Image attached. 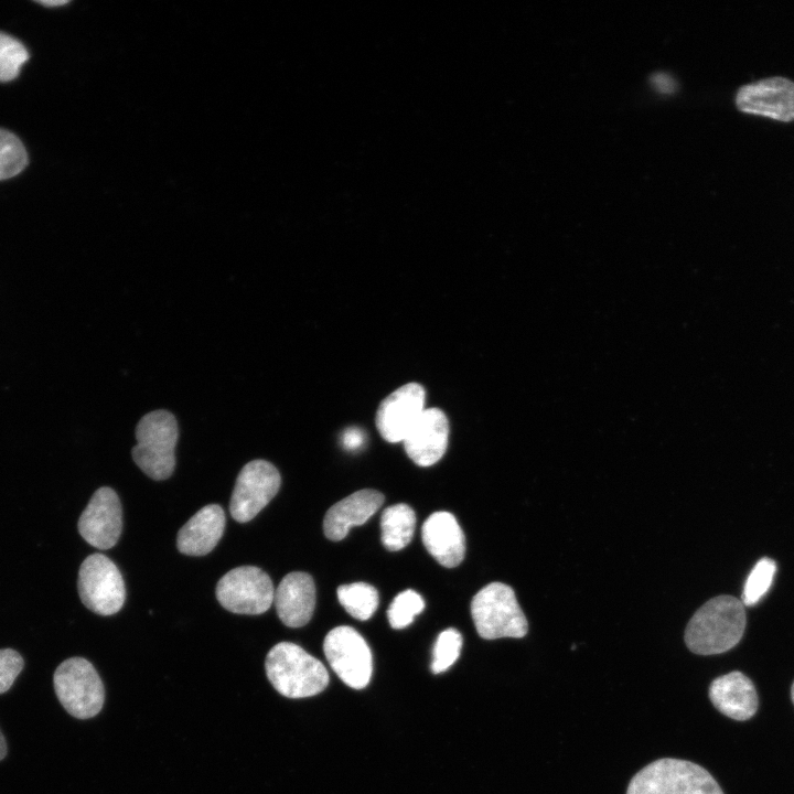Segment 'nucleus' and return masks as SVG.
<instances>
[{
    "mask_svg": "<svg viewBox=\"0 0 794 794\" xmlns=\"http://www.w3.org/2000/svg\"><path fill=\"white\" fill-rule=\"evenodd\" d=\"M745 623L741 600L732 596H718L708 600L691 616L685 630V643L695 654L725 653L740 642Z\"/></svg>",
    "mask_w": 794,
    "mask_h": 794,
    "instance_id": "f257e3e1",
    "label": "nucleus"
},
{
    "mask_svg": "<svg viewBox=\"0 0 794 794\" xmlns=\"http://www.w3.org/2000/svg\"><path fill=\"white\" fill-rule=\"evenodd\" d=\"M266 674L273 688L288 698L318 695L329 684L325 666L302 647L280 642L268 652Z\"/></svg>",
    "mask_w": 794,
    "mask_h": 794,
    "instance_id": "f03ea898",
    "label": "nucleus"
},
{
    "mask_svg": "<svg viewBox=\"0 0 794 794\" xmlns=\"http://www.w3.org/2000/svg\"><path fill=\"white\" fill-rule=\"evenodd\" d=\"M626 794H723L702 766L663 758L644 766L630 781Z\"/></svg>",
    "mask_w": 794,
    "mask_h": 794,
    "instance_id": "7ed1b4c3",
    "label": "nucleus"
},
{
    "mask_svg": "<svg viewBox=\"0 0 794 794\" xmlns=\"http://www.w3.org/2000/svg\"><path fill=\"white\" fill-rule=\"evenodd\" d=\"M178 437L176 419L170 411L144 415L136 428L137 444L131 450L135 463L153 480L170 478L175 468Z\"/></svg>",
    "mask_w": 794,
    "mask_h": 794,
    "instance_id": "20e7f679",
    "label": "nucleus"
},
{
    "mask_svg": "<svg viewBox=\"0 0 794 794\" xmlns=\"http://www.w3.org/2000/svg\"><path fill=\"white\" fill-rule=\"evenodd\" d=\"M471 615L479 635L485 640L524 637L528 622L514 590L503 582H491L472 598Z\"/></svg>",
    "mask_w": 794,
    "mask_h": 794,
    "instance_id": "39448f33",
    "label": "nucleus"
},
{
    "mask_svg": "<svg viewBox=\"0 0 794 794\" xmlns=\"http://www.w3.org/2000/svg\"><path fill=\"white\" fill-rule=\"evenodd\" d=\"M53 684L60 702L71 716L88 719L101 710L104 684L87 659L71 657L62 662L54 672Z\"/></svg>",
    "mask_w": 794,
    "mask_h": 794,
    "instance_id": "423d86ee",
    "label": "nucleus"
},
{
    "mask_svg": "<svg viewBox=\"0 0 794 794\" xmlns=\"http://www.w3.org/2000/svg\"><path fill=\"white\" fill-rule=\"evenodd\" d=\"M77 589L84 605L99 615L115 614L125 603L122 576L115 562L101 554H93L82 562Z\"/></svg>",
    "mask_w": 794,
    "mask_h": 794,
    "instance_id": "0eeeda50",
    "label": "nucleus"
},
{
    "mask_svg": "<svg viewBox=\"0 0 794 794\" xmlns=\"http://www.w3.org/2000/svg\"><path fill=\"white\" fill-rule=\"evenodd\" d=\"M216 598L229 612L256 615L266 612L273 602L270 577L255 566H240L226 572L216 584Z\"/></svg>",
    "mask_w": 794,
    "mask_h": 794,
    "instance_id": "6e6552de",
    "label": "nucleus"
},
{
    "mask_svg": "<svg viewBox=\"0 0 794 794\" xmlns=\"http://www.w3.org/2000/svg\"><path fill=\"white\" fill-rule=\"evenodd\" d=\"M324 655L340 679L351 688L361 689L369 683L372 653L364 637L353 627L332 629L323 642Z\"/></svg>",
    "mask_w": 794,
    "mask_h": 794,
    "instance_id": "1a4fd4ad",
    "label": "nucleus"
},
{
    "mask_svg": "<svg viewBox=\"0 0 794 794\" xmlns=\"http://www.w3.org/2000/svg\"><path fill=\"white\" fill-rule=\"evenodd\" d=\"M281 484L279 471L265 460H253L240 470L229 502L232 517L251 521L276 496Z\"/></svg>",
    "mask_w": 794,
    "mask_h": 794,
    "instance_id": "9d476101",
    "label": "nucleus"
},
{
    "mask_svg": "<svg viewBox=\"0 0 794 794\" xmlns=\"http://www.w3.org/2000/svg\"><path fill=\"white\" fill-rule=\"evenodd\" d=\"M122 530V509L117 493L107 486L98 489L78 519L81 536L93 547H114Z\"/></svg>",
    "mask_w": 794,
    "mask_h": 794,
    "instance_id": "9b49d317",
    "label": "nucleus"
},
{
    "mask_svg": "<svg viewBox=\"0 0 794 794\" xmlns=\"http://www.w3.org/2000/svg\"><path fill=\"white\" fill-rule=\"evenodd\" d=\"M426 393L421 385L409 383L388 395L376 412V427L388 442L404 441L425 410Z\"/></svg>",
    "mask_w": 794,
    "mask_h": 794,
    "instance_id": "f8f14e48",
    "label": "nucleus"
},
{
    "mask_svg": "<svg viewBox=\"0 0 794 794\" xmlns=\"http://www.w3.org/2000/svg\"><path fill=\"white\" fill-rule=\"evenodd\" d=\"M736 104L744 112L791 121L794 119V82L771 77L742 86Z\"/></svg>",
    "mask_w": 794,
    "mask_h": 794,
    "instance_id": "ddd939ff",
    "label": "nucleus"
},
{
    "mask_svg": "<svg viewBox=\"0 0 794 794\" xmlns=\"http://www.w3.org/2000/svg\"><path fill=\"white\" fill-rule=\"evenodd\" d=\"M448 439L447 416L439 408H428L420 415L403 442L407 455L417 465L429 466L443 457Z\"/></svg>",
    "mask_w": 794,
    "mask_h": 794,
    "instance_id": "4468645a",
    "label": "nucleus"
},
{
    "mask_svg": "<svg viewBox=\"0 0 794 794\" xmlns=\"http://www.w3.org/2000/svg\"><path fill=\"white\" fill-rule=\"evenodd\" d=\"M273 602L285 625H305L315 608V586L312 577L302 571L286 575L275 590Z\"/></svg>",
    "mask_w": 794,
    "mask_h": 794,
    "instance_id": "2eb2a0df",
    "label": "nucleus"
},
{
    "mask_svg": "<svg viewBox=\"0 0 794 794\" xmlns=\"http://www.w3.org/2000/svg\"><path fill=\"white\" fill-rule=\"evenodd\" d=\"M421 537L428 552L443 567L453 568L462 562L465 537L451 513H432L422 525Z\"/></svg>",
    "mask_w": 794,
    "mask_h": 794,
    "instance_id": "dca6fc26",
    "label": "nucleus"
},
{
    "mask_svg": "<svg viewBox=\"0 0 794 794\" xmlns=\"http://www.w3.org/2000/svg\"><path fill=\"white\" fill-rule=\"evenodd\" d=\"M384 495L376 490H361L332 505L323 521L324 535L333 541L346 537L352 526H358L382 506Z\"/></svg>",
    "mask_w": 794,
    "mask_h": 794,
    "instance_id": "f3484780",
    "label": "nucleus"
},
{
    "mask_svg": "<svg viewBox=\"0 0 794 794\" xmlns=\"http://www.w3.org/2000/svg\"><path fill=\"white\" fill-rule=\"evenodd\" d=\"M708 695L721 713L734 720L750 719L758 709V695L753 683L738 670L715 678Z\"/></svg>",
    "mask_w": 794,
    "mask_h": 794,
    "instance_id": "a211bd4d",
    "label": "nucleus"
},
{
    "mask_svg": "<svg viewBox=\"0 0 794 794\" xmlns=\"http://www.w3.org/2000/svg\"><path fill=\"white\" fill-rule=\"evenodd\" d=\"M225 513L217 504L197 511L179 530L176 547L189 556H204L212 551L223 536Z\"/></svg>",
    "mask_w": 794,
    "mask_h": 794,
    "instance_id": "6ab92c4d",
    "label": "nucleus"
},
{
    "mask_svg": "<svg viewBox=\"0 0 794 794\" xmlns=\"http://www.w3.org/2000/svg\"><path fill=\"white\" fill-rule=\"evenodd\" d=\"M416 515L407 504L399 503L384 509L380 518L382 543L389 551L405 548L412 539Z\"/></svg>",
    "mask_w": 794,
    "mask_h": 794,
    "instance_id": "aec40b11",
    "label": "nucleus"
},
{
    "mask_svg": "<svg viewBox=\"0 0 794 794\" xmlns=\"http://www.w3.org/2000/svg\"><path fill=\"white\" fill-rule=\"evenodd\" d=\"M341 605L357 620H368L379 602L377 590L366 582L342 584L336 590Z\"/></svg>",
    "mask_w": 794,
    "mask_h": 794,
    "instance_id": "412c9836",
    "label": "nucleus"
},
{
    "mask_svg": "<svg viewBox=\"0 0 794 794\" xmlns=\"http://www.w3.org/2000/svg\"><path fill=\"white\" fill-rule=\"evenodd\" d=\"M28 165V153L21 140L0 128V181L18 175Z\"/></svg>",
    "mask_w": 794,
    "mask_h": 794,
    "instance_id": "4be33fe9",
    "label": "nucleus"
},
{
    "mask_svg": "<svg viewBox=\"0 0 794 794\" xmlns=\"http://www.w3.org/2000/svg\"><path fill=\"white\" fill-rule=\"evenodd\" d=\"M775 571L776 564L769 557H763L755 564L743 587V605L751 607L761 600L770 589Z\"/></svg>",
    "mask_w": 794,
    "mask_h": 794,
    "instance_id": "5701e85b",
    "label": "nucleus"
},
{
    "mask_svg": "<svg viewBox=\"0 0 794 794\" xmlns=\"http://www.w3.org/2000/svg\"><path fill=\"white\" fill-rule=\"evenodd\" d=\"M29 60L25 46L15 37L0 31V83L14 79Z\"/></svg>",
    "mask_w": 794,
    "mask_h": 794,
    "instance_id": "b1692460",
    "label": "nucleus"
},
{
    "mask_svg": "<svg viewBox=\"0 0 794 794\" xmlns=\"http://www.w3.org/2000/svg\"><path fill=\"white\" fill-rule=\"evenodd\" d=\"M425 608L422 597L415 590L407 589L398 593L387 610L389 624L393 629H404L412 623L416 615Z\"/></svg>",
    "mask_w": 794,
    "mask_h": 794,
    "instance_id": "393cba45",
    "label": "nucleus"
},
{
    "mask_svg": "<svg viewBox=\"0 0 794 794\" xmlns=\"http://www.w3.org/2000/svg\"><path fill=\"white\" fill-rule=\"evenodd\" d=\"M461 633L449 627L442 631L434 643L432 651L431 672L439 674L451 667L460 656L462 647Z\"/></svg>",
    "mask_w": 794,
    "mask_h": 794,
    "instance_id": "a878e982",
    "label": "nucleus"
},
{
    "mask_svg": "<svg viewBox=\"0 0 794 794\" xmlns=\"http://www.w3.org/2000/svg\"><path fill=\"white\" fill-rule=\"evenodd\" d=\"M24 665L22 656L12 648L0 650V694L10 689Z\"/></svg>",
    "mask_w": 794,
    "mask_h": 794,
    "instance_id": "bb28decb",
    "label": "nucleus"
},
{
    "mask_svg": "<svg viewBox=\"0 0 794 794\" xmlns=\"http://www.w3.org/2000/svg\"><path fill=\"white\" fill-rule=\"evenodd\" d=\"M651 83L653 88H655L662 94H670L677 87L675 79L669 74L664 72L653 74L651 77Z\"/></svg>",
    "mask_w": 794,
    "mask_h": 794,
    "instance_id": "cd10ccee",
    "label": "nucleus"
},
{
    "mask_svg": "<svg viewBox=\"0 0 794 794\" xmlns=\"http://www.w3.org/2000/svg\"><path fill=\"white\" fill-rule=\"evenodd\" d=\"M343 446L348 450H356L358 449L363 442H364V436L362 431L352 428L346 431H344L342 437Z\"/></svg>",
    "mask_w": 794,
    "mask_h": 794,
    "instance_id": "c85d7f7f",
    "label": "nucleus"
},
{
    "mask_svg": "<svg viewBox=\"0 0 794 794\" xmlns=\"http://www.w3.org/2000/svg\"><path fill=\"white\" fill-rule=\"evenodd\" d=\"M7 754V743L3 734L0 731V761L6 757Z\"/></svg>",
    "mask_w": 794,
    "mask_h": 794,
    "instance_id": "c756f323",
    "label": "nucleus"
},
{
    "mask_svg": "<svg viewBox=\"0 0 794 794\" xmlns=\"http://www.w3.org/2000/svg\"><path fill=\"white\" fill-rule=\"evenodd\" d=\"M36 2L42 6H46V7H56V6H62V4L66 3V1H47V0H42V1H36Z\"/></svg>",
    "mask_w": 794,
    "mask_h": 794,
    "instance_id": "7c9ffc66",
    "label": "nucleus"
},
{
    "mask_svg": "<svg viewBox=\"0 0 794 794\" xmlns=\"http://www.w3.org/2000/svg\"><path fill=\"white\" fill-rule=\"evenodd\" d=\"M791 696H792V700H793V704H794V683H793V685H792Z\"/></svg>",
    "mask_w": 794,
    "mask_h": 794,
    "instance_id": "2f4dec72",
    "label": "nucleus"
}]
</instances>
